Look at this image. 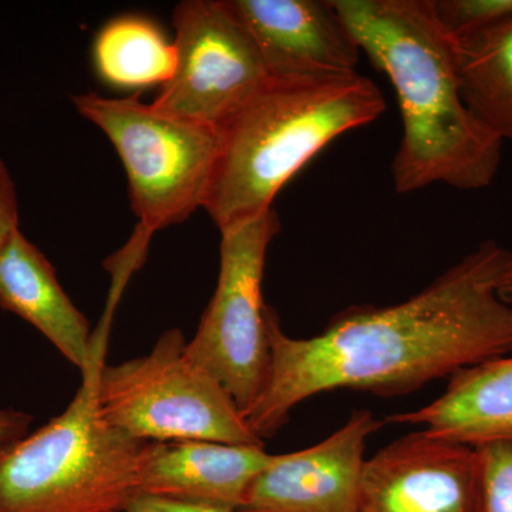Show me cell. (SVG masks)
<instances>
[{
	"label": "cell",
	"mask_w": 512,
	"mask_h": 512,
	"mask_svg": "<svg viewBox=\"0 0 512 512\" xmlns=\"http://www.w3.org/2000/svg\"><path fill=\"white\" fill-rule=\"evenodd\" d=\"M511 255L488 239L407 301L349 306L312 338L286 335L266 305L271 365L264 390L244 413L249 429L264 441L318 394L402 396L512 355V302L500 295Z\"/></svg>",
	"instance_id": "6da1fadb"
},
{
	"label": "cell",
	"mask_w": 512,
	"mask_h": 512,
	"mask_svg": "<svg viewBox=\"0 0 512 512\" xmlns=\"http://www.w3.org/2000/svg\"><path fill=\"white\" fill-rule=\"evenodd\" d=\"M357 46L396 92L403 137L393 160L399 194L446 184L483 190L501 164L503 141L461 96L457 40L433 0H332Z\"/></svg>",
	"instance_id": "7a4b0ae2"
},
{
	"label": "cell",
	"mask_w": 512,
	"mask_h": 512,
	"mask_svg": "<svg viewBox=\"0 0 512 512\" xmlns=\"http://www.w3.org/2000/svg\"><path fill=\"white\" fill-rule=\"evenodd\" d=\"M382 90L359 73L274 80L220 130L204 210L224 231L274 208L286 183L333 140L379 119Z\"/></svg>",
	"instance_id": "3957f363"
},
{
	"label": "cell",
	"mask_w": 512,
	"mask_h": 512,
	"mask_svg": "<svg viewBox=\"0 0 512 512\" xmlns=\"http://www.w3.org/2000/svg\"><path fill=\"white\" fill-rule=\"evenodd\" d=\"M107 326L109 316L67 409L30 436L0 443V512H124L143 495L151 443L117 429L100 409Z\"/></svg>",
	"instance_id": "277c9868"
},
{
	"label": "cell",
	"mask_w": 512,
	"mask_h": 512,
	"mask_svg": "<svg viewBox=\"0 0 512 512\" xmlns=\"http://www.w3.org/2000/svg\"><path fill=\"white\" fill-rule=\"evenodd\" d=\"M183 332H165L147 356L101 367V412L150 443L212 441L264 447L224 386L187 355Z\"/></svg>",
	"instance_id": "5b68a950"
},
{
	"label": "cell",
	"mask_w": 512,
	"mask_h": 512,
	"mask_svg": "<svg viewBox=\"0 0 512 512\" xmlns=\"http://www.w3.org/2000/svg\"><path fill=\"white\" fill-rule=\"evenodd\" d=\"M77 111L110 138L123 161L138 225L151 234L204 207L220 131L163 113L136 97L79 94Z\"/></svg>",
	"instance_id": "8992f818"
},
{
	"label": "cell",
	"mask_w": 512,
	"mask_h": 512,
	"mask_svg": "<svg viewBox=\"0 0 512 512\" xmlns=\"http://www.w3.org/2000/svg\"><path fill=\"white\" fill-rule=\"evenodd\" d=\"M279 228L272 208L221 231L217 289L185 349L227 389L242 414L264 390L271 365L262 281L266 252Z\"/></svg>",
	"instance_id": "52a82bcc"
},
{
	"label": "cell",
	"mask_w": 512,
	"mask_h": 512,
	"mask_svg": "<svg viewBox=\"0 0 512 512\" xmlns=\"http://www.w3.org/2000/svg\"><path fill=\"white\" fill-rule=\"evenodd\" d=\"M173 22L177 66L151 104L220 131L271 77L225 0H185Z\"/></svg>",
	"instance_id": "ba28073f"
},
{
	"label": "cell",
	"mask_w": 512,
	"mask_h": 512,
	"mask_svg": "<svg viewBox=\"0 0 512 512\" xmlns=\"http://www.w3.org/2000/svg\"><path fill=\"white\" fill-rule=\"evenodd\" d=\"M481 503L477 447L423 429L366 460L359 512H481Z\"/></svg>",
	"instance_id": "9c48e42d"
},
{
	"label": "cell",
	"mask_w": 512,
	"mask_h": 512,
	"mask_svg": "<svg viewBox=\"0 0 512 512\" xmlns=\"http://www.w3.org/2000/svg\"><path fill=\"white\" fill-rule=\"evenodd\" d=\"M382 424L356 410L328 439L276 454L238 512H359L367 440Z\"/></svg>",
	"instance_id": "30bf717a"
},
{
	"label": "cell",
	"mask_w": 512,
	"mask_h": 512,
	"mask_svg": "<svg viewBox=\"0 0 512 512\" xmlns=\"http://www.w3.org/2000/svg\"><path fill=\"white\" fill-rule=\"evenodd\" d=\"M248 30L274 80H333L357 74L360 47L332 2L225 0Z\"/></svg>",
	"instance_id": "8fae6325"
},
{
	"label": "cell",
	"mask_w": 512,
	"mask_h": 512,
	"mask_svg": "<svg viewBox=\"0 0 512 512\" xmlns=\"http://www.w3.org/2000/svg\"><path fill=\"white\" fill-rule=\"evenodd\" d=\"M274 456L264 447L212 441L151 443L141 471V491L238 512L255 478Z\"/></svg>",
	"instance_id": "7c38bea8"
},
{
	"label": "cell",
	"mask_w": 512,
	"mask_h": 512,
	"mask_svg": "<svg viewBox=\"0 0 512 512\" xmlns=\"http://www.w3.org/2000/svg\"><path fill=\"white\" fill-rule=\"evenodd\" d=\"M0 308L35 326L82 372L93 356V333L64 292L45 254L18 231L0 252Z\"/></svg>",
	"instance_id": "4fadbf2b"
},
{
	"label": "cell",
	"mask_w": 512,
	"mask_h": 512,
	"mask_svg": "<svg viewBox=\"0 0 512 512\" xmlns=\"http://www.w3.org/2000/svg\"><path fill=\"white\" fill-rule=\"evenodd\" d=\"M386 421L471 447L512 440V355L461 370L439 399Z\"/></svg>",
	"instance_id": "5bb4252c"
},
{
	"label": "cell",
	"mask_w": 512,
	"mask_h": 512,
	"mask_svg": "<svg viewBox=\"0 0 512 512\" xmlns=\"http://www.w3.org/2000/svg\"><path fill=\"white\" fill-rule=\"evenodd\" d=\"M461 96L471 113L501 141H512V16L457 40Z\"/></svg>",
	"instance_id": "9a60e30c"
},
{
	"label": "cell",
	"mask_w": 512,
	"mask_h": 512,
	"mask_svg": "<svg viewBox=\"0 0 512 512\" xmlns=\"http://www.w3.org/2000/svg\"><path fill=\"white\" fill-rule=\"evenodd\" d=\"M94 64L104 82L123 89L167 83L177 66L174 42L151 20L123 16L107 23L94 43Z\"/></svg>",
	"instance_id": "2e32d148"
},
{
	"label": "cell",
	"mask_w": 512,
	"mask_h": 512,
	"mask_svg": "<svg viewBox=\"0 0 512 512\" xmlns=\"http://www.w3.org/2000/svg\"><path fill=\"white\" fill-rule=\"evenodd\" d=\"M441 25L456 40L493 28L512 16V0H433Z\"/></svg>",
	"instance_id": "e0dca14e"
},
{
	"label": "cell",
	"mask_w": 512,
	"mask_h": 512,
	"mask_svg": "<svg viewBox=\"0 0 512 512\" xmlns=\"http://www.w3.org/2000/svg\"><path fill=\"white\" fill-rule=\"evenodd\" d=\"M477 448L483 464L481 512H512V440Z\"/></svg>",
	"instance_id": "ac0fdd59"
},
{
	"label": "cell",
	"mask_w": 512,
	"mask_h": 512,
	"mask_svg": "<svg viewBox=\"0 0 512 512\" xmlns=\"http://www.w3.org/2000/svg\"><path fill=\"white\" fill-rule=\"evenodd\" d=\"M18 231H20L18 194L8 168L0 160V252Z\"/></svg>",
	"instance_id": "d6986e66"
},
{
	"label": "cell",
	"mask_w": 512,
	"mask_h": 512,
	"mask_svg": "<svg viewBox=\"0 0 512 512\" xmlns=\"http://www.w3.org/2000/svg\"><path fill=\"white\" fill-rule=\"evenodd\" d=\"M124 512H227L207 505L184 503L171 498L140 495Z\"/></svg>",
	"instance_id": "ffe728a7"
},
{
	"label": "cell",
	"mask_w": 512,
	"mask_h": 512,
	"mask_svg": "<svg viewBox=\"0 0 512 512\" xmlns=\"http://www.w3.org/2000/svg\"><path fill=\"white\" fill-rule=\"evenodd\" d=\"M32 416L16 410H0V443L28 436Z\"/></svg>",
	"instance_id": "44dd1931"
},
{
	"label": "cell",
	"mask_w": 512,
	"mask_h": 512,
	"mask_svg": "<svg viewBox=\"0 0 512 512\" xmlns=\"http://www.w3.org/2000/svg\"><path fill=\"white\" fill-rule=\"evenodd\" d=\"M512 286V255L507 266H505L503 278H501L500 289Z\"/></svg>",
	"instance_id": "7402d4cb"
},
{
	"label": "cell",
	"mask_w": 512,
	"mask_h": 512,
	"mask_svg": "<svg viewBox=\"0 0 512 512\" xmlns=\"http://www.w3.org/2000/svg\"><path fill=\"white\" fill-rule=\"evenodd\" d=\"M500 295L503 296L505 301L512 302V286H508V288L500 289Z\"/></svg>",
	"instance_id": "603a6c76"
}]
</instances>
